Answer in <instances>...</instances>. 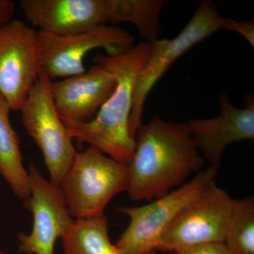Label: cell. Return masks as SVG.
Segmentation results:
<instances>
[{"instance_id": "cell-20", "label": "cell", "mask_w": 254, "mask_h": 254, "mask_svg": "<svg viewBox=\"0 0 254 254\" xmlns=\"http://www.w3.org/2000/svg\"><path fill=\"white\" fill-rule=\"evenodd\" d=\"M15 4L11 0H0V30L12 21Z\"/></svg>"}, {"instance_id": "cell-10", "label": "cell", "mask_w": 254, "mask_h": 254, "mask_svg": "<svg viewBox=\"0 0 254 254\" xmlns=\"http://www.w3.org/2000/svg\"><path fill=\"white\" fill-rule=\"evenodd\" d=\"M31 194L23 206L33 217L31 233H20L18 251L26 254H54L55 242L74 222L63 190L47 180L33 164L28 171Z\"/></svg>"}, {"instance_id": "cell-6", "label": "cell", "mask_w": 254, "mask_h": 254, "mask_svg": "<svg viewBox=\"0 0 254 254\" xmlns=\"http://www.w3.org/2000/svg\"><path fill=\"white\" fill-rule=\"evenodd\" d=\"M218 170L209 166L186 185L148 204L119 207L117 212L128 215L130 222L115 246L123 254H147L155 252L167 227L215 179Z\"/></svg>"}, {"instance_id": "cell-16", "label": "cell", "mask_w": 254, "mask_h": 254, "mask_svg": "<svg viewBox=\"0 0 254 254\" xmlns=\"http://www.w3.org/2000/svg\"><path fill=\"white\" fill-rule=\"evenodd\" d=\"M164 0H111V23H131L153 43L161 33L160 16Z\"/></svg>"}, {"instance_id": "cell-18", "label": "cell", "mask_w": 254, "mask_h": 254, "mask_svg": "<svg viewBox=\"0 0 254 254\" xmlns=\"http://www.w3.org/2000/svg\"><path fill=\"white\" fill-rule=\"evenodd\" d=\"M235 32L244 37L252 48H254V22L253 21H237L222 17L220 30Z\"/></svg>"}, {"instance_id": "cell-11", "label": "cell", "mask_w": 254, "mask_h": 254, "mask_svg": "<svg viewBox=\"0 0 254 254\" xmlns=\"http://www.w3.org/2000/svg\"><path fill=\"white\" fill-rule=\"evenodd\" d=\"M220 113L211 119L187 122L190 136L198 152L210 167L218 170L222 153L235 142L254 140V100L247 98V106L237 108L225 93L219 97Z\"/></svg>"}, {"instance_id": "cell-4", "label": "cell", "mask_w": 254, "mask_h": 254, "mask_svg": "<svg viewBox=\"0 0 254 254\" xmlns=\"http://www.w3.org/2000/svg\"><path fill=\"white\" fill-rule=\"evenodd\" d=\"M222 16L213 1L203 0L190 22L173 39H158L152 43L151 51L137 77L128 131L134 138L143 125L144 105L153 87L170 66L190 48L220 30Z\"/></svg>"}, {"instance_id": "cell-1", "label": "cell", "mask_w": 254, "mask_h": 254, "mask_svg": "<svg viewBox=\"0 0 254 254\" xmlns=\"http://www.w3.org/2000/svg\"><path fill=\"white\" fill-rule=\"evenodd\" d=\"M126 191L132 200H151L181 185L203 167L187 122L166 121L155 115L135 136Z\"/></svg>"}, {"instance_id": "cell-14", "label": "cell", "mask_w": 254, "mask_h": 254, "mask_svg": "<svg viewBox=\"0 0 254 254\" xmlns=\"http://www.w3.org/2000/svg\"><path fill=\"white\" fill-rule=\"evenodd\" d=\"M10 111L9 104L0 94V175L14 195L25 200L31 194V184L23 165L19 136L10 123Z\"/></svg>"}, {"instance_id": "cell-19", "label": "cell", "mask_w": 254, "mask_h": 254, "mask_svg": "<svg viewBox=\"0 0 254 254\" xmlns=\"http://www.w3.org/2000/svg\"><path fill=\"white\" fill-rule=\"evenodd\" d=\"M174 254H230L224 243L207 244L174 252Z\"/></svg>"}, {"instance_id": "cell-5", "label": "cell", "mask_w": 254, "mask_h": 254, "mask_svg": "<svg viewBox=\"0 0 254 254\" xmlns=\"http://www.w3.org/2000/svg\"><path fill=\"white\" fill-rule=\"evenodd\" d=\"M51 81L42 69L20 111L23 127L41 150L50 182L60 187L78 152L57 112Z\"/></svg>"}, {"instance_id": "cell-13", "label": "cell", "mask_w": 254, "mask_h": 254, "mask_svg": "<svg viewBox=\"0 0 254 254\" xmlns=\"http://www.w3.org/2000/svg\"><path fill=\"white\" fill-rule=\"evenodd\" d=\"M20 8L40 31L71 35L110 23L108 0H21Z\"/></svg>"}, {"instance_id": "cell-7", "label": "cell", "mask_w": 254, "mask_h": 254, "mask_svg": "<svg viewBox=\"0 0 254 254\" xmlns=\"http://www.w3.org/2000/svg\"><path fill=\"white\" fill-rule=\"evenodd\" d=\"M235 200L212 180L167 227L156 250L175 252L195 246L224 243Z\"/></svg>"}, {"instance_id": "cell-12", "label": "cell", "mask_w": 254, "mask_h": 254, "mask_svg": "<svg viewBox=\"0 0 254 254\" xmlns=\"http://www.w3.org/2000/svg\"><path fill=\"white\" fill-rule=\"evenodd\" d=\"M116 86L113 73L94 63L84 73L51 81V93L57 112L63 122L91 121Z\"/></svg>"}, {"instance_id": "cell-8", "label": "cell", "mask_w": 254, "mask_h": 254, "mask_svg": "<svg viewBox=\"0 0 254 254\" xmlns=\"http://www.w3.org/2000/svg\"><path fill=\"white\" fill-rule=\"evenodd\" d=\"M42 69L51 80L66 78L86 71L83 60L90 51L105 50L108 56L125 53L134 46L135 38L118 26L101 25L71 35L37 31Z\"/></svg>"}, {"instance_id": "cell-21", "label": "cell", "mask_w": 254, "mask_h": 254, "mask_svg": "<svg viewBox=\"0 0 254 254\" xmlns=\"http://www.w3.org/2000/svg\"><path fill=\"white\" fill-rule=\"evenodd\" d=\"M0 254H4L2 252H1V250H0Z\"/></svg>"}, {"instance_id": "cell-15", "label": "cell", "mask_w": 254, "mask_h": 254, "mask_svg": "<svg viewBox=\"0 0 254 254\" xmlns=\"http://www.w3.org/2000/svg\"><path fill=\"white\" fill-rule=\"evenodd\" d=\"M62 240L64 254H123L110 242L105 215L75 220Z\"/></svg>"}, {"instance_id": "cell-9", "label": "cell", "mask_w": 254, "mask_h": 254, "mask_svg": "<svg viewBox=\"0 0 254 254\" xmlns=\"http://www.w3.org/2000/svg\"><path fill=\"white\" fill-rule=\"evenodd\" d=\"M37 31L21 20L0 30V94L20 111L41 72Z\"/></svg>"}, {"instance_id": "cell-3", "label": "cell", "mask_w": 254, "mask_h": 254, "mask_svg": "<svg viewBox=\"0 0 254 254\" xmlns=\"http://www.w3.org/2000/svg\"><path fill=\"white\" fill-rule=\"evenodd\" d=\"M128 167L105 155L95 147L76 154L60 185L68 213L75 220L104 215L110 200L126 190Z\"/></svg>"}, {"instance_id": "cell-17", "label": "cell", "mask_w": 254, "mask_h": 254, "mask_svg": "<svg viewBox=\"0 0 254 254\" xmlns=\"http://www.w3.org/2000/svg\"><path fill=\"white\" fill-rule=\"evenodd\" d=\"M230 254H254V198L235 200L224 242Z\"/></svg>"}, {"instance_id": "cell-2", "label": "cell", "mask_w": 254, "mask_h": 254, "mask_svg": "<svg viewBox=\"0 0 254 254\" xmlns=\"http://www.w3.org/2000/svg\"><path fill=\"white\" fill-rule=\"evenodd\" d=\"M151 48L152 43L146 41L115 56H95L93 63L103 65L113 73L116 86L91 121L63 122L72 139L88 143L119 162L129 164L136 147L128 131L133 91Z\"/></svg>"}]
</instances>
